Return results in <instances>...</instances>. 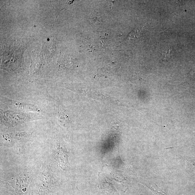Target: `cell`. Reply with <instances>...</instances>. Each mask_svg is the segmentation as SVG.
<instances>
[{
  "mask_svg": "<svg viewBox=\"0 0 195 195\" xmlns=\"http://www.w3.org/2000/svg\"><path fill=\"white\" fill-rule=\"evenodd\" d=\"M60 150L57 151L59 153H57V157L58 161H60L59 164L60 165L64 166L67 165L68 162V155L66 153V151L64 148H61Z\"/></svg>",
  "mask_w": 195,
  "mask_h": 195,
  "instance_id": "cell-1",
  "label": "cell"
},
{
  "mask_svg": "<svg viewBox=\"0 0 195 195\" xmlns=\"http://www.w3.org/2000/svg\"><path fill=\"white\" fill-rule=\"evenodd\" d=\"M148 187L152 190L155 195H167L159 188L155 184L149 185Z\"/></svg>",
  "mask_w": 195,
  "mask_h": 195,
  "instance_id": "cell-2",
  "label": "cell"
},
{
  "mask_svg": "<svg viewBox=\"0 0 195 195\" xmlns=\"http://www.w3.org/2000/svg\"><path fill=\"white\" fill-rule=\"evenodd\" d=\"M90 21L92 24L102 23V19H101L100 15L97 13H95L91 15L90 18Z\"/></svg>",
  "mask_w": 195,
  "mask_h": 195,
  "instance_id": "cell-3",
  "label": "cell"
}]
</instances>
